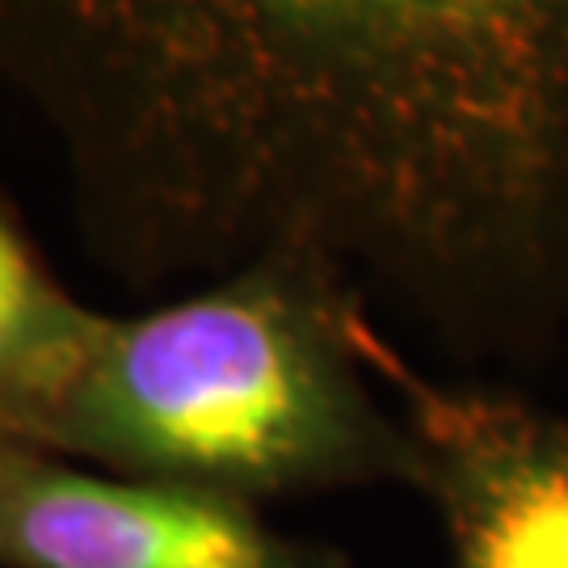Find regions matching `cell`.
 Returning a JSON list of instances; mask_svg holds the SVG:
<instances>
[{
  "mask_svg": "<svg viewBox=\"0 0 568 568\" xmlns=\"http://www.w3.org/2000/svg\"><path fill=\"white\" fill-rule=\"evenodd\" d=\"M105 312L81 304L0 194V443H34L77 384Z\"/></svg>",
  "mask_w": 568,
  "mask_h": 568,
  "instance_id": "obj_5",
  "label": "cell"
},
{
  "mask_svg": "<svg viewBox=\"0 0 568 568\" xmlns=\"http://www.w3.org/2000/svg\"><path fill=\"white\" fill-rule=\"evenodd\" d=\"M379 384L422 455L417 488L438 518L447 568H568V417L422 375L384 337Z\"/></svg>",
  "mask_w": 568,
  "mask_h": 568,
  "instance_id": "obj_3",
  "label": "cell"
},
{
  "mask_svg": "<svg viewBox=\"0 0 568 568\" xmlns=\"http://www.w3.org/2000/svg\"><path fill=\"white\" fill-rule=\"evenodd\" d=\"M0 568H354L265 509L0 443Z\"/></svg>",
  "mask_w": 568,
  "mask_h": 568,
  "instance_id": "obj_4",
  "label": "cell"
},
{
  "mask_svg": "<svg viewBox=\"0 0 568 568\" xmlns=\"http://www.w3.org/2000/svg\"><path fill=\"white\" fill-rule=\"evenodd\" d=\"M379 321L307 257H257L140 316H110L42 447L131 480L265 501L417 488L422 455L387 405Z\"/></svg>",
  "mask_w": 568,
  "mask_h": 568,
  "instance_id": "obj_2",
  "label": "cell"
},
{
  "mask_svg": "<svg viewBox=\"0 0 568 568\" xmlns=\"http://www.w3.org/2000/svg\"><path fill=\"white\" fill-rule=\"evenodd\" d=\"M131 286L328 265L459 363L568 328V0H0Z\"/></svg>",
  "mask_w": 568,
  "mask_h": 568,
  "instance_id": "obj_1",
  "label": "cell"
}]
</instances>
